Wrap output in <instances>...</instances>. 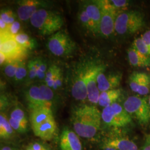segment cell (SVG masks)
Wrapping results in <instances>:
<instances>
[{
    "label": "cell",
    "instance_id": "46",
    "mask_svg": "<svg viewBox=\"0 0 150 150\" xmlns=\"http://www.w3.org/2000/svg\"><path fill=\"white\" fill-rule=\"evenodd\" d=\"M147 139H149L150 141V136H149L148 137H147Z\"/></svg>",
    "mask_w": 150,
    "mask_h": 150
},
{
    "label": "cell",
    "instance_id": "16",
    "mask_svg": "<svg viewBox=\"0 0 150 150\" xmlns=\"http://www.w3.org/2000/svg\"><path fill=\"white\" fill-rule=\"evenodd\" d=\"M26 99L30 110L42 107L51 108L52 105L45 99L38 86H32L27 90Z\"/></svg>",
    "mask_w": 150,
    "mask_h": 150
},
{
    "label": "cell",
    "instance_id": "3",
    "mask_svg": "<svg viewBox=\"0 0 150 150\" xmlns=\"http://www.w3.org/2000/svg\"><path fill=\"white\" fill-rule=\"evenodd\" d=\"M33 27L42 36H51L60 31L64 20L59 14L46 8L38 10L30 19Z\"/></svg>",
    "mask_w": 150,
    "mask_h": 150
},
{
    "label": "cell",
    "instance_id": "1",
    "mask_svg": "<svg viewBox=\"0 0 150 150\" xmlns=\"http://www.w3.org/2000/svg\"><path fill=\"white\" fill-rule=\"evenodd\" d=\"M101 121V112L94 105H80L75 107L72 112L74 131L83 138L93 137L100 129Z\"/></svg>",
    "mask_w": 150,
    "mask_h": 150
},
{
    "label": "cell",
    "instance_id": "11",
    "mask_svg": "<svg viewBox=\"0 0 150 150\" xmlns=\"http://www.w3.org/2000/svg\"><path fill=\"white\" fill-rule=\"evenodd\" d=\"M89 63L80 64L75 71L71 84V93L76 100L85 101L87 98L86 78Z\"/></svg>",
    "mask_w": 150,
    "mask_h": 150
},
{
    "label": "cell",
    "instance_id": "35",
    "mask_svg": "<svg viewBox=\"0 0 150 150\" xmlns=\"http://www.w3.org/2000/svg\"><path fill=\"white\" fill-rule=\"evenodd\" d=\"M111 5L118 11L119 9L123 8L129 5V1L126 0H112L109 1Z\"/></svg>",
    "mask_w": 150,
    "mask_h": 150
},
{
    "label": "cell",
    "instance_id": "40",
    "mask_svg": "<svg viewBox=\"0 0 150 150\" xmlns=\"http://www.w3.org/2000/svg\"><path fill=\"white\" fill-rule=\"evenodd\" d=\"M7 64V60L6 57L5 55L2 52H0V64L1 66L5 65Z\"/></svg>",
    "mask_w": 150,
    "mask_h": 150
},
{
    "label": "cell",
    "instance_id": "39",
    "mask_svg": "<svg viewBox=\"0 0 150 150\" xmlns=\"http://www.w3.org/2000/svg\"><path fill=\"white\" fill-rule=\"evenodd\" d=\"M7 98L4 96L1 95V110H3L7 107L8 105V102L7 101Z\"/></svg>",
    "mask_w": 150,
    "mask_h": 150
},
{
    "label": "cell",
    "instance_id": "2",
    "mask_svg": "<svg viewBox=\"0 0 150 150\" xmlns=\"http://www.w3.org/2000/svg\"><path fill=\"white\" fill-rule=\"evenodd\" d=\"M30 122L33 134L41 139L50 141L56 135L57 127L51 108L31 110Z\"/></svg>",
    "mask_w": 150,
    "mask_h": 150
},
{
    "label": "cell",
    "instance_id": "13",
    "mask_svg": "<svg viewBox=\"0 0 150 150\" xmlns=\"http://www.w3.org/2000/svg\"><path fill=\"white\" fill-rule=\"evenodd\" d=\"M17 15L18 18L22 21L30 20L31 18L37 11L45 8L47 4L45 2L36 0H23L18 2Z\"/></svg>",
    "mask_w": 150,
    "mask_h": 150
},
{
    "label": "cell",
    "instance_id": "21",
    "mask_svg": "<svg viewBox=\"0 0 150 150\" xmlns=\"http://www.w3.org/2000/svg\"><path fill=\"white\" fill-rule=\"evenodd\" d=\"M13 37L17 43L27 50L35 49L38 46L36 40L26 33L21 32Z\"/></svg>",
    "mask_w": 150,
    "mask_h": 150
},
{
    "label": "cell",
    "instance_id": "27",
    "mask_svg": "<svg viewBox=\"0 0 150 150\" xmlns=\"http://www.w3.org/2000/svg\"><path fill=\"white\" fill-rule=\"evenodd\" d=\"M16 15L12 10L5 9L1 11L0 19L5 22L8 26L16 21Z\"/></svg>",
    "mask_w": 150,
    "mask_h": 150
},
{
    "label": "cell",
    "instance_id": "44",
    "mask_svg": "<svg viewBox=\"0 0 150 150\" xmlns=\"http://www.w3.org/2000/svg\"><path fill=\"white\" fill-rule=\"evenodd\" d=\"M1 150H15L13 149H12L11 147H3L2 149H1Z\"/></svg>",
    "mask_w": 150,
    "mask_h": 150
},
{
    "label": "cell",
    "instance_id": "15",
    "mask_svg": "<svg viewBox=\"0 0 150 150\" xmlns=\"http://www.w3.org/2000/svg\"><path fill=\"white\" fill-rule=\"evenodd\" d=\"M79 135L71 129L64 127L59 139V147L61 150H82V144Z\"/></svg>",
    "mask_w": 150,
    "mask_h": 150
},
{
    "label": "cell",
    "instance_id": "33",
    "mask_svg": "<svg viewBox=\"0 0 150 150\" xmlns=\"http://www.w3.org/2000/svg\"><path fill=\"white\" fill-rule=\"evenodd\" d=\"M28 77L30 80H33L37 77V69L33 62V61H29L28 66Z\"/></svg>",
    "mask_w": 150,
    "mask_h": 150
},
{
    "label": "cell",
    "instance_id": "31",
    "mask_svg": "<svg viewBox=\"0 0 150 150\" xmlns=\"http://www.w3.org/2000/svg\"><path fill=\"white\" fill-rule=\"evenodd\" d=\"M63 82V76L61 69L59 67H57L56 74L54 77V85L52 89L54 90H57L59 88H60L62 85Z\"/></svg>",
    "mask_w": 150,
    "mask_h": 150
},
{
    "label": "cell",
    "instance_id": "36",
    "mask_svg": "<svg viewBox=\"0 0 150 150\" xmlns=\"http://www.w3.org/2000/svg\"><path fill=\"white\" fill-rule=\"evenodd\" d=\"M28 145L33 150H49L45 146L39 142H32Z\"/></svg>",
    "mask_w": 150,
    "mask_h": 150
},
{
    "label": "cell",
    "instance_id": "41",
    "mask_svg": "<svg viewBox=\"0 0 150 150\" xmlns=\"http://www.w3.org/2000/svg\"><path fill=\"white\" fill-rule=\"evenodd\" d=\"M47 64H46L45 61H42V63H41V66H40V68H39L38 69L40 70H41V71L42 72H43L46 73V72H47Z\"/></svg>",
    "mask_w": 150,
    "mask_h": 150
},
{
    "label": "cell",
    "instance_id": "43",
    "mask_svg": "<svg viewBox=\"0 0 150 150\" xmlns=\"http://www.w3.org/2000/svg\"><path fill=\"white\" fill-rule=\"evenodd\" d=\"M102 150H117L114 148H113L112 147H110V146H107L103 145V147H102Z\"/></svg>",
    "mask_w": 150,
    "mask_h": 150
},
{
    "label": "cell",
    "instance_id": "26",
    "mask_svg": "<svg viewBox=\"0 0 150 150\" xmlns=\"http://www.w3.org/2000/svg\"><path fill=\"white\" fill-rule=\"evenodd\" d=\"M57 67H58L55 64H52L50 66V67L47 69V71L46 73V77H45V81L46 85L51 88H53L54 77L56 74Z\"/></svg>",
    "mask_w": 150,
    "mask_h": 150
},
{
    "label": "cell",
    "instance_id": "5",
    "mask_svg": "<svg viewBox=\"0 0 150 150\" xmlns=\"http://www.w3.org/2000/svg\"><path fill=\"white\" fill-rule=\"evenodd\" d=\"M123 107L140 125L146 126L150 123V105L146 98L139 96L128 97Z\"/></svg>",
    "mask_w": 150,
    "mask_h": 150
},
{
    "label": "cell",
    "instance_id": "47",
    "mask_svg": "<svg viewBox=\"0 0 150 150\" xmlns=\"http://www.w3.org/2000/svg\"><path fill=\"white\" fill-rule=\"evenodd\" d=\"M149 104H150V97H149Z\"/></svg>",
    "mask_w": 150,
    "mask_h": 150
},
{
    "label": "cell",
    "instance_id": "42",
    "mask_svg": "<svg viewBox=\"0 0 150 150\" xmlns=\"http://www.w3.org/2000/svg\"><path fill=\"white\" fill-rule=\"evenodd\" d=\"M141 150H150V141L148 139H146V142L141 149Z\"/></svg>",
    "mask_w": 150,
    "mask_h": 150
},
{
    "label": "cell",
    "instance_id": "34",
    "mask_svg": "<svg viewBox=\"0 0 150 150\" xmlns=\"http://www.w3.org/2000/svg\"><path fill=\"white\" fill-rule=\"evenodd\" d=\"M21 30V24L17 21L14 22L10 25L8 27V32L12 36H16V35L20 33Z\"/></svg>",
    "mask_w": 150,
    "mask_h": 150
},
{
    "label": "cell",
    "instance_id": "19",
    "mask_svg": "<svg viewBox=\"0 0 150 150\" xmlns=\"http://www.w3.org/2000/svg\"><path fill=\"white\" fill-rule=\"evenodd\" d=\"M129 63L131 66L137 67H147L150 66V57L141 54L132 46L127 50Z\"/></svg>",
    "mask_w": 150,
    "mask_h": 150
},
{
    "label": "cell",
    "instance_id": "8",
    "mask_svg": "<svg viewBox=\"0 0 150 150\" xmlns=\"http://www.w3.org/2000/svg\"><path fill=\"white\" fill-rule=\"evenodd\" d=\"M0 35V52L5 55L7 64L15 61H23L27 56V49L17 43L13 36L8 32Z\"/></svg>",
    "mask_w": 150,
    "mask_h": 150
},
{
    "label": "cell",
    "instance_id": "28",
    "mask_svg": "<svg viewBox=\"0 0 150 150\" xmlns=\"http://www.w3.org/2000/svg\"><path fill=\"white\" fill-rule=\"evenodd\" d=\"M21 61H15L6 64L4 67V72L8 77L15 78L16 71Z\"/></svg>",
    "mask_w": 150,
    "mask_h": 150
},
{
    "label": "cell",
    "instance_id": "23",
    "mask_svg": "<svg viewBox=\"0 0 150 150\" xmlns=\"http://www.w3.org/2000/svg\"><path fill=\"white\" fill-rule=\"evenodd\" d=\"M132 47L141 54L150 57V48L143 41L141 37L137 38L134 40L132 43Z\"/></svg>",
    "mask_w": 150,
    "mask_h": 150
},
{
    "label": "cell",
    "instance_id": "18",
    "mask_svg": "<svg viewBox=\"0 0 150 150\" xmlns=\"http://www.w3.org/2000/svg\"><path fill=\"white\" fill-rule=\"evenodd\" d=\"M104 145L117 150H139L134 142L126 137H112L105 141Z\"/></svg>",
    "mask_w": 150,
    "mask_h": 150
},
{
    "label": "cell",
    "instance_id": "45",
    "mask_svg": "<svg viewBox=\"0 0 150 150\" xmlns=\"http://www.w3.org/2000/svg\"><path fill=\"white\" fill-rule=\"evenodd\" d=\"M26 150H33L32 149V148L29 146V145H28L27 146V147H26Z\"/></svg>",
    "mask_w": 150,
    "mask_h": 150
},
{
    "label": "cell",
    "instance_id": "29",
    "mask_svg": "<svg viewBox=\"0 0 150 150\" xmlns=\"http://www.w3.org/2000/svg\"><path fill=\"white\" fill-rule=\"evenodd\" d=\"M27 66L24 61H21L19 64V66L16 71V75L14 78L15 81L18 82L23 80L27 76Z\"/></svg>",
    "mask_w": 150,
    "mask_h": 150
},
{
    "label": "cell",
    "instance_id": "37",
    "mask_svg": "<svg viewBox=\"0 0 150 150\" xmlns=\"http://www.w3.org/2000/svg\"><path fill=\"white\" fill-rule=\"evenodd\" d=\"M140 37L150 48V30L144 32Z\"/></svg>",
    "mask_w": 150,
    "mask_h": 150
},
{
    "label": "cell",
    "instance_id": "20",
    "mask_svg": "<svg viewBox=\"0 0 150 150\" xmlns=\"http://www.w3.org/2000/svg\"><path fill=\"white\" fill-rule=\"evenodd\" d=\"M121 95V90L116 88L100 93L98 104L103 108L116 103Z\"/></svg>",
    "mask_w": 150,
    "mask_h": 150
},
{
    "label": "cell",
    "instance_id": "24",
    "mask_svg": "<svg viewBox=\"0 0 150 150\" xmlns=\"http://www.w3.org/2000/svg\"><path fill=\"white\" fill-rule=\"evenodd\" d=\"M10 118L27 126L28 120L25 112L20 107L15 108L11 112Z\"/></svg>",
    "mask_w": 150,
    "mask_h": 150
},
{
    "label": "cell",
    "instance_id": "30",
    "mask_svg": "<svg viewBox=\"0 0 150 150\" xmlns=\"http://www.w3.org/2000/svg\"><path fill=\"white\" fill-rule=\"evenodd\" d=\"M40 87V90L41 91L42 94L45 99L48 101L52 104V100L54 98V93L51 88L47 86L46 85H41Z\"/></svg>",
    "mask_w": 150,
    "mask_h": 150
},
{
    "label": "cell",
    "instance_id": "17",
    "mask_svg": "<svg viewBox=\"0 0 150 150\" xmlns=\"http://www.w3.org/2000/svg\"><path fill=\"white\" fill-rule=\"evenodd\" d=\"M91 20L92 26V32L95 34L100 33L101 19V11L96 1L87 2L83 6Z\"/></svg>",
    "mask_w": 150,
    "mask_h": 150
},
{
    "label": "cell",
    "instance_id": "6",
    "mask_svg": "<svg viewBox=\"0 0 150 150\" xmlns=\"http://www.w3.org/2000/svg\"><path fill=\"white\" fill-rule=\"evenodd\" d=\"M102 121L110 127H124L132 122V118L123 106L117 102L103 108L101 112Z\"/></svg>",
    "mask_w": 150,
    "mask_h": 150
},
{
    "label": "cell",
    "instance_id": "9",
    "mask_svg": "<svg viewBox=\"0 0 150 150\" xmlns=\"http://www.w3.org/2000/svg\"><path fill=\"white\" fill-rule=\"evenodd\" d=\"M96 2L101 11L100 34L104 37H109L115 31V26L119 14L118 11L111 5L108 0H98Z\"/></svg>",
    "mask_w": 150,
    "mask_h": 150
},
{
    "label": "cell",
    "instance_id": "4",
    "mask_svg": "<svg viewBox=\"0 0 150 150\" xmlns=\"http://www.w3.org/2000/svg\"><path fill=\"white\" fill-rule=\"evenodd\" d=\"M145 26V20L141 12L130 10L119 13L116 18L115 31L120 35L134 34Z\"/></svg>",
    "mask_w": 150,
    "mask_h": 150
},
{
    "label": "cell",
    "instance_id": "25",
    "mask_svg": "<svg viewBox=\"0 0 150 150\" xmlns=\"http://www.w3.org/2000/svg\"><path fill=\"white\" fill-rule=\"evenodd\" d=\"M79 19L81 24L82 26L88 30V31L92 32V26L91 20L88 16L86 10L83 6L81 8L79 13Z\"/></svg>",
    "mask_w": 150,
    "mask_h": 150
},
{
    "label": "cell",
    "instance_id": "32",
    "mask_svg": "<svg viewBox=\"0 0 150 150\" xmlns=\"http://www.w3.org/2000/svg\"><path fill=\"white\" fill-rule=\"evenodd\" d=\"M9 122L11 125V127L13 130L18 132H25L27 129V126L25 125L23 123L17 122L15 120L10 118Z\"/></svg>",
    "mask_w": 150,
    "mask_h": 150
},
{
    "label": "cell",
    "instance_id": "7",
    "mask_svg": "<svg viewBox=\"0 0 150 150\" xmlns=\"http://www.w3.org/2000/svg\"><path fill=\"white\" fill-rule=\"evenodd\" d=\"M47 47L48 50L57 57H66L73 54L76 49L75 42L64 31L60 30L50 36Z\"/></svg>",
    "mask_w": 150,
    "mask_h": 150
},
{
    "label": "cell",
    "instance_id": "10",
    "mask_svg": "<svg viewBox=\"0 0 150 150\" xmlns=\"http://www.w3.org/2000/svg\"><path fill=\"white\" fill-rule=\"evenodd\" d=\"M106 66L103 64L90 62L86 78V87L87 91V98L92 104L98 103L100 94L97 86V79L98 75L101 71L105 70Z\"/></svg>",
    "mask_w": 150,
    "mask_h": 150
},
{
    "label": "cell",
    "instance_id": "12",
    "mask_svg": "<svg viewBox=\"0 0 150 150\" xmlns=\"http://www.w3.org/2000/svg\"><path fill=\"white\" fill-rule=\"evenodd\" d=\"M129 85L131 91L140 96H146L150 91V74L144 72L135 71L129 78Z\"/></svg>",
    "mask_w": 150,
    "mask_h": 150
},
{
    "label": "cell",
    "instance_id": "14",
    "mask_svg": "<svg viewBox=\"0 0 150 150\" xmlns=\"http://www.w3.org/2000/svg\"><path fill=\"white\" fill-rule=\"evenodd\" d=\"M105 71L99 73L97 76V86L101 92L116 89L120 86L122 78L121 72H113L105 74Z\"/></svg>",
    "mask_w": 150,
    "mask_h": 150
},
{
    "label": "cell",
    "instance_id": "22",
    "mask_svg": "<svg viewBox=\"0 0 150 150\" xmlns=\"http://www.w3.org/2000/svg\"><path fill=\"white\" fill-rule=\"evenodd\" d=\"M13 129L7 117L4 113L0 115V137L3 139H8L11 138L13 134Z\"/></svg>",
    "mask_w": 150,
    "mask_h": 150
},
{
    "label": "cell",
    "instance_id": "38",
    "mask_svg": "<svg viewBox=\"0 0 150 150\" xmlns=\"http://www.w3.org/2000/svg\"><path fill=\"white\" fill-rule=\"evenodd\" d=\"M9 26L7 25L5 22L0 19V32L4 33L8 32Z\"/></svg>",
    "mask_w": 150,
    "mask_h": 150
}]
</instances>
